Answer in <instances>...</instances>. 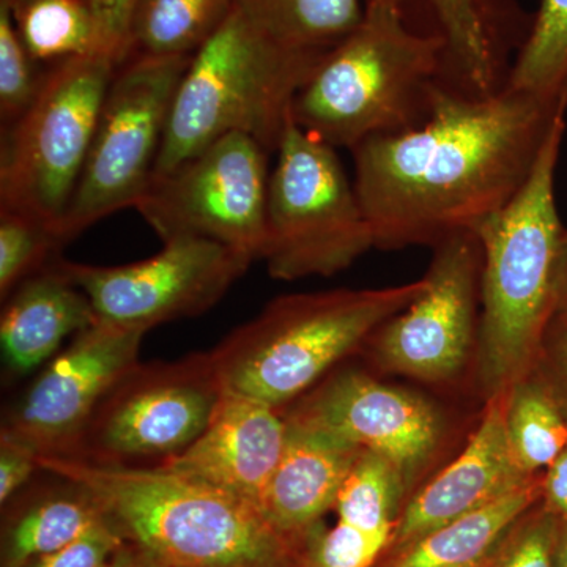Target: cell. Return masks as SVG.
Returning <instances> with one entry per match:
<instances>
[{"instance_id":"obj_1","label":"cell","mask_w":567,"mask_h":567,"mask_svg":"<svg viewBox=\"0 0 567 567\" xmlns=\"http://www.w3.org/2000/svg\"><path fill=\"white\" fill-rule=\"evenodd\" d=\"M567 99L505 87L491 95L436 85L423 122L353 148L354 189L375 248L436 246L475 233L527 181Z\"/></svg>"},{"instance_id":"obj_2","label":"cell","mask_w":567,"mask_h":567,"mask_svg":"<svg viewBox=\"0 0 567 567\" xmlns=\"http://www.w3.org/2000/svg\"><path fill=\"white\" fill-rule=\"evenodd\" d=\"M41 472L73 481L128 543L164 567H308L301 540L248 499L159 466L39 457Z\"/></svg>"},{"instance_id":"obj_3","label":"cell","mask_w":567,"mask_h":567,"mask_svg":"<svg viewBox=\"0 0 567 567\" xmlns=\"http://www.w3.org/2000/svg\"><path fill=\"white\" fill-rule=\"evenodd\" d=\"M565 112L551 123L522 188L473 233L483 251L476 372L486 402L535 372L554 319L566 234L555 199Z\"/></svg>"},{"instance_id":"obj_4","label":"cell","mask_w":567,"mask_h":567,"mask_svg":"<svg viewBox=\"0 0 567 567\" xmlns=\"http://www.w3.org/2000/svg\"><path fill=\"white\" fill-rule=\"evenodd\" d=\"M409 0H365L363 21L328 52L295 96L292 118L331 147L353 151L369 137L424 121L446 66L440 33L413 31Z\"/></svg>"},{"instance_id":"obj_5","label":"cell","mask_w":567,"mask_h":567,"mask_svg":"<svg viewBox=\"0 0 567 567\" xmlns=\"http://www.w3.org/2000/svg\"><path fill=\"white\" fill-rule=\"evenodd\" d=\"M425 278L385 289L276 298L212 349L224 393L282 410L311 391L423 293Z\"/></svg>"},{"instance_id":"obj_6","label":"cell","mask_w":567,"mask_h":567,"mask_svg":"<svg viewBox=\"0 0 567 567\" xmlns=\"http://www.w3.org/2000/svg\"><path fill=\"white\" fill-rule=\"evenodd\" d=\"M324 55L284 47L235 6L183 74L153 175L229 134H246L268 152L278 151L295 96Z\"/></svg>"},{"instance_id":"obj_7","label":"cell","mask_w":567,"mask_h":567,"mask_svg":"<svg viewBox=\"0 0 567 567\" xmlns=\"http://www.w3.org/2000/svg\"><path fill=\"white\" fill-rule=\"evenodd\" d=\"M268 185L262 259L279 281L341 274L374 233L336 148L290 118Z\"/></svg>"},{"instance_id":"obj_8","label":"cell","mask_w":567,"mask_h":567,"mask_svg":"<svg viewBox=\"0 0 567 567\" xmlns=\"http://www.w3.org/2000/svg\"><path fill=\"white\" fill-rule=\"evenodd\" d=\"M117 66L93 52L48 69L31 110L2 128L0 210L32 216L59 234Z\"/></svg>"},{"instance_id":"obj_9","label":"cell","mask_w":567,"mask_h":567,"mask_svg":"<svg viewBox=\"0 0 567 567\" xmlns=\"http://www.w3.org/2000/svg\"><path fill=\"white\" fill-rule=\"evenodd\" d=\"M192 59L130 55L117 66L80 183L59 227L63 244L140 203L155 173L175 93Z\"/></svg>"},{"instance_id":"obj_10","label":"cell","mask_w":567,"mask_h":567,"mask_svg":"<svg viewBox=\"0 0 567 567\" xmlns=\"http://www.w3.org/2000/svg\"><path fill=\"white\" fill-rule=\"evenodd\" d=\"M270 152L246 134H229L155 174L136 210L162 241L205 238L262 259Z\"/></svg>"},{"instance_id":"obj_11","label":"cell","mask_w":567,"mask_h":567,"mask_svg":"<svg viewBox=\"0 0 567 567\" xmlns=\"http://www.w3.org/2000/svg\"><path fill=\"white\" fill-rule=\"evenodd\" d=\"M223 393L208 352L137 363L103 399L65 458L158 466L203 434Z\"/></svg>"},{"instance_id":"obj_12","label":"cell","mask_w":567,"mask_h":567,"mask_svg":"<svg viewBox=\"0 0 567 567\" xmlns=\"http://www.w3.org/2000/svg\"><path fill=\"white\" fill-rule=\"evenodd\" d=\"M148 259L115 267L71 262L59 267L87 295L96 319L148 331L213 308L248 270L244 254L205 238L164 241Z\"/></svg>"},{"instance_id":"obj_13","label":"cell","mask_w":567,"mask_h":567,"mask_svg":"<svg viewBox=\"0 0 567 567\" xmlns=\"http://www.w3.org/2000/svg\"><path fill=\"white\" fill-rule=\"evenodd\" d=\"M147 331L96 320L10 406L0 439L29 447L39 457H69L112 388L140 363Z\"/></svg>"},{"instance_id":"obj_14","label":"cell","mask_w":567,"mask_h":567,"mask_svg":"<svg viewBox=\"0 0 567 567\" xmlns=\"http://www.w3.org/2000/svg\"><path fill=\"white\" fill-rule=\"evenodd\" d=\"M435 248L423 293L369 339L383 369L432 383L453 379L468 360L483 267L475 234L453 235Z\"/></svg>"},{"instance_id":"obj_15","label":"cell","mask_w":567,"mask_h":567,"mask_svg":"<svg viewBox=\"0 0 567 567\" xmlns=\"http://www.w3.org/2000/svg\"><path fill=\"white\" fill-rule=\"evenodd\" d=\"M281 412L289 423L386 457L409 491L443 436L442 416L434 405L360 371L331 374Z\"/></svg>"},{"instance_id":"obj_16","label":"cell","mask_w":567,"mask_h":567,"mask_svg":"<svg viewBox=\"0 0 567 567\" xmlns=\"http://www.w3.org/2000/svg\"><path fill=\"white\" fill-rule=\"evenodd\" d=\"M506 402L507 394L487 401L483 420L461 456L410 496L386 551L483 509L544 475H527L511 453Z\"/></svg>"},{"instance_id":"obj_17","label":"cell","mask_w":567,"mask_h":567,"mask_svg":"<svg viewBox=\"0 0 567 567\" xmlns=\"http://www.w3.org/2000/svg\"><path fill=\"white\" fill-rule=\"evenodd\" d=\"M286 443L287 423L281 410L223 393L203 434L158 466L260 507Z\"/></svg>"},{"instance_id":"obj_18","label":"cell","mask_w":567,"mask_h":567,"mask_svg":"<svg viewBox=\"0 0 567 567\" xmlns=\"http://www.w3.org/2000/svg\"><path fill=\"white\" fill-rule=\"evenodd\" d=\"M286 423V450L260 509L279 532L308 546L324 514L334 509L339 492L364 450L327 432Z\"/></svg>"},{"instance_id":"obj_19","label":"cell","mask_w":567,"mask_h":567,"mask_svg":"<svg viewBox=\"0 0 567 567\" xmlns=\"http://www.w3.org/2000/svg\"><path fill=\"white\" fill-rule=\"evenodd\" d=\"M2 303L0 349L9 377H24L50 363L66 338L99 320L87 295L59 267V257Z\"/></svg>"},{"instance_id":"obj_20","label":"cell","mask_w":567,"mask_h":567,"mask_svg":"<svg viewBox=\"0 0 567 567\" xmlns=\"http://www.w3.org/2000/svg\"><path fill=\"white\" fill-rule=\"evenodd\" d=\"M410 2V0H409ZM439 22L446 44V66L466 85V92L491 95L498 92L499 76L513 41L524 43L529 24H524L513 0H423Z\"/></svg>"},{"instance_id":"obj_21","label":"cell","mask_w":567,"mask_h":567,"mask_svg":"<svg viewBox=\"0 0 567 567\" xmlns=\"http://www.w3.org/2000/svg\"><path fill=\"white\" fill-rule=\"evenodd\" d=\"M543 477L404 547L386 551L375 567H486L518 518L543 499Z\"/></svg>"},{"instance_id":"obj_22","label":"cell","mask_w":567,"mask_h":567,"mask_svg":"<svg viewBox=\"0 0 567 567\" xmlns=\"http://www.w3.org/2000/svg\"><path fill=\"white\" fill-rule=\"evenodd\" d=\"M61 481V487L39 496L13 518L3 536L2 567H24L106 520L91 492L73 481Z\"/></svg>"},{"instance_id":"obj_23","label":"cell","mask_w":567,"mask_h":567,"mask_svg":"<svg viewBox=\"0 0 567 567\" xmlns=\"http://www.w3.org/2000/svg\"><path fill=\"white\" fill-rule=\"evenodd\" d=\"M256 28L290 50L324 55L363 21L365 0H235Z\"/></svg>"},{"instance_id":"obj_24","label":"cell","mask_w":567,"mask_h":567,"mask_svg":"<svg viewBox=\"0 0 567 567\" xmlns=\"http://www.w3.org/2000/svg\"><path fill=\"white\" fill-rule=\"evenodd\" d=\"M234 9L235 0H140L130 55L193 58Z\"/></svg>"},{"instance_id":"obj_25","label":"cell","mask_w":567,"mask_h":567,"mask_svg":"<svg viewBox=\"0 0 567 567\" xmlns=\"http://www.w3.org/2000/svg\"><path fill=\"white\" fill-rule=\"evenodd\" d=\"M28 50L51 69L70 59L102 52L84 0H0Z\"/></svg>"},{"instance_id":"obj_26","label":"cell","mask_w":567,"mask_h":567,"mask_svg":"<svg viewBox=\"0 0 567 567\" xmlns=\"http://www.w3.org/2000/svg\"><path fill=\"white\" fill-rule=\"evenodd\" d=\"M506 434L517 465L543 475L567 447V420L535 374L507 393Z\"/></svg>"},{"instance_id":"obj_27","label":"cell","mask_w":567,"mask_h":567,"mask_svg":"<svg viewBox=\"0 0 567 567\" xmlns=\"http://www.w3.org/2000/svg\"><path fill=\"white\" fill-rule=\"evenodd\" d=\"M505 87L547 102L567 99V0H540Z\"/></svg>"},{"instance_id":"obj_28","label":"cell","mask_w":567,"mask_h":567,"mask_svg":"<svg viewBox=\"0 0 567 567\" xmlns=\"http://www.w3.org/2000/svg\"><path fill=\"white\" fill-rule=\"evenodd\" d=\"M406 494L399 470L386 457L363 451L339 492L338 522L391 543Z\"/></svg>"},{"instance_id":"obj_29","label":"cell","mask_w":567,"mask_h":567,"mask_svg":"<svg viewBox=\"0 0 567 567\" xmlns=\"http://www.w3.org/2000/svg\"><path fill=\"white\" fill-rule=\"evenodd\" d=\"M61 235L50 224L0 210V300L61 257Z\"/></svg>"},{"instance_id":"obj_30","label":"cell","mask_w":567,"mask_h":567,"mask_svg":"<svg viewBox=\"0 0 567 567\" xmlns=\"http://www.w3.org/2000/svg\"><path fill=\"white\" fill-rule=\"evenodd\" d=\"M48 69L21 40L9 10L0 6V122L13 125L25 114L43 87Z\"/></svg>"},{"instance_id":"obj_31","label":"cell","mask_w":567,"mask_h":567,"mask_svg":"<svg viewBox=\"0 0 567 567\" xmlns=\"http://www.w3.org/2000/svg\"><path fill=\"white\" fill-rule=\"evenodd\" d=\"M559 514L540 499L511 528L486 567H557Z\"/></svg>"},{"instance_id":"obj_32","label":"cell","mask_w":567,"mask_h":567,"mask_svg":"<svg viewBox=\"0 0 567 567\" xmlns=\"http://www.w3.org/2000/svg\"><path fill=\"white\" fill-rule=\"evenodd\" d=\"M390 547L385 537L368 535L338 522L331 529L322 524L308 539V567H375Z\"/></svg>"},{"instance_id":"obj_33","label":"cell","mask_w":567,"mask_h":567,"mask_svg":"<svg viewBox=\"0 0 567 567\" xmlns=\"http://www.w3.org/2000/svg\"><path fill=\"white\" fill-rule=\"evenodd\" d=\"M125 543L122 533L106 518L73 543L41 555L24 567H104Z\"/></svg>"},{"instance_id":"obj_34","label":"cell","mask_w":567,"mask_h":567,"mask_svg":"<svg viewBox=\"0 0 567 567\" xmlns=\"http://www.w3.org/2000/svg\"><path fill=\"white\" fill-rule=\"evenodd\" d=\"M91 10L100 50L121 65L130 55V33L140 0H84Z\"/></svg>"},{"instance_id":"obj_35","label":"cell","mask_w":567,"mask_h":567,"mask_svg":"<svg viewBox=\"0 0 567 567\" xmlns=\"http://www.w3.org/2000/svg\"><path fill=\"white\" fill-rule=\"evenodd\" d=\"M567 420V338L548 331L535 372Z\"/></svg>"},{"instance_id":"obj_36","label":"cell","mask_w":567,"mask_h":567,"mask_svg":"<svg viewBox=\"0 0 567 567\" xmlns=\"http://www.w3.org/2000/svg\"><path fill=\"white\" fill-rule=\"evenodd\" d=\"M37 472L39 456L29 447L0 439V503L6 506Z\"/></svg>"},{"instance_id":"obj_37","label":"cell","mask_w":567,"mask_h":567,"mask_svg":"<svg viewBox=\"0 0 567 567\" xmlns=\"http://www.w3.org/2000/svg\"><path fill=\"white\" fill-rule=\"evenodd\" d=\"M543 502L559 516L567 517V447L544 472Z\"/></svg>"},{"instance_id":"obj_38","label":"cell","mask_w":567,"mask_h":567,"mask_svg":"<svg viewBox=\"0 0 567 567\" xmlns=\"http://www.w3.org/2000/svg\"><path fill=\"white\" fill-rule=\"evenodd\" d=\"M548 331L567 338V230L559 252L557 284H555V308Z\"/></svg>"},{"instance_id":"obj_39","label":"cell","mask_w":567,"mask_h":567,"mask_svg":"<svg viewBox=\"0 0 567 567\" xmlns=\"http://www.w3.org/2000/svg\"><path fill=\"white\" fill-rule=\"evenodd\" d=\"M104 567H164L159 565L156 559H153L147 551L142 550L141 547H137L136 544L128 543L126 540L125 544L117 551H115L114 557L111 558V561L107 563Z\"/></svg>"},{"instance_id":"obj_40","label":"cell","mask_w":567,"mask_h":567,"mask_svg":"<svg viewBox=\"0 0 567 567\" xmlns=\"http://www.w3.org/2000/svg\"><path fill=\"white\" fill-rule=\"evenodd\" d=\"M555 561H557V567H567V517L559 518Z\"/></svg>"}]
</instances>
